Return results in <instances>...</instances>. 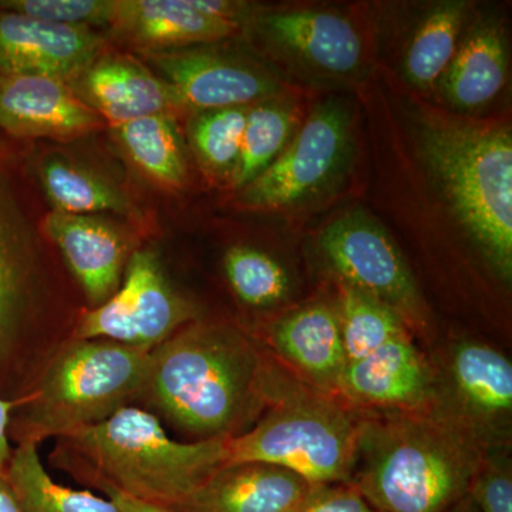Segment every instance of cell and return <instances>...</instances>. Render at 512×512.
Returning <instances> with one entry per match:
<instances>
[{"label":"cell","mask_w":512,"mask_h":512,"mask_svg":"<svg viewBox=\"0 0 512 512\" xmlns=\"http://www.w3.org/2000/svg\"><path fill=\"white\" fill-rule=\"evenodd\" d=\"M43 215L22 144L0 136V397L13 402L72 339L86 309L43 231Z\"/></svg>","instance_id":"cell-1"},{"label":"cell","mask_w":512,"mask_h":512,"mask_svg":"<svg viewBox=\"0 0 512 512\" xmlns=\"http://www.w3.org/2000/svg\"><path fill=\"white\" fill-rule=\"evenodd\" d=\"M271 367L242 330L195 320L151 350L138 402L200 440L234 439L265 412Z\"/></svg>","instance_id":"cell-2"},{"label":"cell","mask_w":512,"mask_h":512,"mask_svg":"<svg viewBox=\"0 0 512 512\" xmlns=\"http://www.w3.org/2000/svg\"><path fill=\"white\" fill-rule=\"evenodd\" d=\"M483 464V436L463 419L389 413L362 419L352 484L377 512H448Z\"/></svg>","instance_id":"cell-3"},{"label":"cell","mask_w":512,"mask_h":512,"mask_svg":"<svg viewBox=\"0 0 512 512\" xmlns=\"http://www.w3.org/2000/svg\"><path fill=\"white\" fill-rule=\"evenodd\" d=\"M59 440L55 466L93 487L174 507L228 463V439H171L156 414L127 406Z\"/></svg>","instance_id":"cell-4"},{"label":"cell","mask_w":512,"mask_h":512,"mask_svg":"<svg viewBox=\"0 0 512 512\" xmlns=\"http://www.w3.org/2000/svg\"><path fill=\"white\" fill-rule=\"evenodd\" d=\"M151 350L103 339H69L16 400L9 439L16 446L63 439L137 403Z\"/></svg>","instance_id":"cell-5"},{"label":"cell","mask_w":512,"mask_h":512,"mask_svg":"<svg viewBox=\"0 0 512 512\" xmlns=\"http://www.w3.org/2000/svg\"><path fill=\"white\" fill-rule=\"evenodd\" d=\"M362 419L272 363L268 406L251 429L228 439V463L286 468L312 485L352 483Z\"/></svg>","instance_id":"cell-6"},{"label":"cell","mask_w":512,"mask_h":512,"mask_svg":"<svg viewBox=\"0 0 512 512\" xmlns=\"http://www.w3.org/2000/svg\"><path fill=\"white\" fill-rule=\"evenodd\" d=\"M423 154L458 220L495 271L512 274V138L504 127L439 123L424 128Z\"/></svg>","instance_id":"cell-7"},{"label":"cell","mask_w":512,"mask_h":512,"mask_svg":"<svg viewBox=\"0 0 512 512\" xmlns=\"http://www.w3.org/2000/svg\"><path fill=\"white\" fill-rule=\"evenodd\" d=\"M200 319V309L175 288L157 252L138 247L128 259L120 288L103 305L84 309L72 339L111 340L153 350Z\"/></svg>","instance_id":"cell-8"},{"label":"cell","mask_w":512,"mask_h":512,"mask_svg":"<svg viewBox=\"0 0 512 512\" xmlns=\"http://www.w3.org/2000/svg\"><path fill=\"white\" fill-rule=\"evenodd\" d=\"M319 247L343 284L379 299L404 320L423 322V301L402 252L365 212L353 211L329 224Z\"/></svg>","instance_id":"cell-9"},{"label":"cell","mask_w":512,"mask_h":512,"mask_svg":"<svg viewBox=\"0 0 512 512\" xmlns=\"http://www.w3.org/2000/svg\"><path fill=\"white\" fill-rule=\"evenodd\" d=\"M349 124L342 104L319 106L275 163L241 190L239 200L247 207L279 208L318 194L345 164Z\"/></svg>","instance_id":"cell-10"},{"label":"cell","mask_w":512,"mask_h":512,"mask_svg":"<svg viewBox=\"0 0 512 512\" xmlns=\"http://www.w3.org/2000/svg\"><path fill=\"white\" fill-rule=\"evenodd\" d=\"M141 56L170 86L178 107L198 113L249 107L278 92V83L261 70L211 50L185 47Z\"/></svg>","instance_id":"cell-11"},{"label":"cell","mask_w":512,"mask_h":512,"mask_svg":"<svg viewBox=\"0 0 512 512\" xmlns=\"http://www.w3.org/2000/svg\"><path fill=\"white\" fill-rule=\"evenodd\" d=\"M43 231L74 284L86 309L109 301L120 288L131 254L138 247L127 228L99 215L47 211Z\"/></svg>","instance_id":"cell-12"},{"label":"cell","mask_w":512,"mask_h":512,"mask_svg":"<svg viewBox=\"0 0 512 512\" xmlns=\"http://www.w3.org/2000/svg\"><path fill=\"white\" fill-rule=\"evenodd\" d=\"M104 127L106 121L64 80L0 76V136L12 143L76 140Z\"/></svg>","instance_id":"cell-13"},{"label":"cell","mask_w":512,"mask_h":512,"mask_svg":"<svg viewBox=\"0 0 512 512\" xmlns=\"http://www.w3.org/2000/svg\"><path fill=\"white\" fill-rule=\"evenodd\" d=\"M106 50V37L94 29L0 9V76H47L70 83Z\"/></svg>","instance_id":"cell-14"},{"label":"cell","mask_w":512,"mask_h":512,"mask_svg":"<svg viewBox=\"0 0 512 512\" xmlns=\"http://www.w3.org/2000/svg\"><path fill=\"white\" fill-rule=\"evenodd\" d=\"M338 393L357 406L406 413L430 410L436 390L429 363L403 336L346 363Z\"/></svg>","instance_id":"cell-15"},{"label":"cell","mask_w":512,"mask_h":512,"mask_svg":"<svg viewBox=\"0 0 512 512\" xmlns=\"http://www.w3.org/2000/svg\"><path fill=\"white\" fill-rule=\"evenodd\" d=\"M69 84L110 127L178 109L170 86L147 64L110 50Z\"/></svg>","instance_id":"cell-16"},{"label":"cell","mask_w":512,"mask_h":512,"mask_svg":"<svg viewBox=\"0 0 512 512\" xmlns=\"http://www.w3.org/2000/svg\"><path fill=\"white\" fill-rule=\"evenodd\" d=\"M313 487L274 464L227 463L170 508L175 512H301Z\"/></svg>","instance_id":"cell-17"},{"label":"cell","mask_w":512,"mask_h":512,"mask_svg":"<svg viewBox=\"0 0 512 512\" xmlns=\"http://www.w3.org/2000/svg\"><path fill=\"white\" fill-rule=\"evenodd\" d=\"M110 32L137 52L185 49L232 36L238 23L211 18L191 0H116Z\"/></svg>","instance_id":"cell-18"},{"label":"cell","mask_w":512,"mask_h":512,"mask_svg":"<svg viewBox=\"0 0 512 512\" xmlns=\"http://www.w3.org/2000/svg\"><path fill=\"white\" fill-rule=\"evenodd\" d=\"M22 164L52 211L140 220V211L123 188L76 158L57 151L28 150L22 144Z\"/></svg>","instance_id":"cell-19"},{"label":"cell","mask_w":512,"mask_h":512,"mask_svg":"<svg viewBox=\"0 0 512 512\" xmlns=\"http://www.w3.org/2000/svg\"><path fill=\"white\" fill-rule=\"evenodd\" d=\"M272 350L301 375V380L319 390L336 394L346 359L336 311L313 303L278 320L269 329Z\"/></svg>","instance_id":"cell-20"},{"label":"cell","mask_w":512,"mask_h":512,"mask_svg":"<svg viewBox=\"0 0 512 512\" xmlns=\"http://www.w3.org/2000/svg\"><path fill=\"white\" fill-rule=\"evenodd\" d=\"M262 26L279 46L323 72L348 74L362 60V39L355 26L335 13H269L262 18Z\"/></svg>","instance_id":"cell-21"},{"label":"cell","mask_w":512,"mask_h":512,"mask_svg":"<svg viewBox=\"0 0 512 512\" xmlns=\"http://www.w3.org/2000/svg\"><path fill=\"white\" fill-rule=\"evenodd\" d=\"M451 382L467 424L481 433L505 423L512 412V365L485 343H461L454 349Z\"/></svg>","instance_id":"cell-22"},{"label":"cell","mask_w":512,"mask_h":512,"mask_svg":"<svg viewBox=\"0 0 512 512\" xmlns=\"http://www.w3.org/2000/svg\"><path fill=\"white\" fill-rule=\"evenodd\" d=\"M507 79V47L495 22H480L468 33L447 67L446 99L460 110H477L503 90Z\"/></svg>","instance_id":"cell-23"},{"label":"cell","mask_w":512,"mask_h":512,"mask_svg":"<svg viewBox=\"0 0 512 512\" xmlns=\"http://www.w3.org/2000/svg\"><path fill=\"white\" fill-rule=\"evenodd\" d=\"M5 478L20 512H120L107 497L56 483L40 460L37 444L13 448Z\"/></svg>","instance_id":"cell-24"},{"label":"cell","mask_w":512,"mask_h":512,"mask_svg":"<svg viewBox=\"0 0 512 512\" xmlns=\"http://www.w3.org/2000/svg\"><path fill=\"white\" fill-rule=\"evenodd\" d=\"M110 128L128 158L153 183L170 190L183 187L188 167L173 114H156Z\"/></svg>","instance_id":"cell-25"},{"label":"cell","mask_w":512,"mask_h":512,"mask_svg":"<svg viewBox=\"0 0 512 512\" xmlns=\"http://www.w3.org/2000/svg\"><path fill=\"white\" fill-rule=\"evenodd\" d=\"M295 127V109L289 104L265 100L249 107L241 153L231 174L232 187L244 190L268 170L291 143Z\"/></svg>","instance_id":"cell-26"},{"label":"cell","mask_w":512,"mask_h":512,"mask_svg":"<svg viewBox=\"0 0 512 512\" xmlns=\"http://www.w3.org/2000/svg\"><path fill=\"white\" fill-rule=\"evenodd\" d=\"M466 12V3L444 2L423 19L404 60L407 79L414 86L430 89L446 73L457 52Z\"/></svg>","instance_id":"cell-27"},{"label":"cell","mask_w":512,"mask_h":512,"mask_svg":"<svg viewBox=\"0 0 512 512\" xmlns=\"http://www.w3.org/2000/svg\"><path fill=\"white\" fill-rule=\"evenodd\" d=\"M336 316L348 362L362 359L392 340L409 336L406 320L399 313L348 284L340 286Z\"/></svg>","instance_id":"cell-28"},{"label":"cell","mask_w":512,"mask_h":512,"mask_svg":"<svg viewBox=\"0 0 512 512\" xmlns=\"http://www.w3.org/2000/svg\"><path fill=\"white\" fill-rule=\"evenodd\" d=\"M224 272L232 291L249 308H271L289 295L288 272L259 249L247 245L229 248L224 256Z\"/></svg>","instance_id":"cell-29"},{"label":"cell","mask_w":512,"mask_h":512,"mask_svg":"<svg viewBox=\"0 0 512 512\" xmlns=\"http://www.w3.org/2000/svg\"><path fill=\"white\" fill-rule=\"evenodd\" d=\"M249 107L200 111L188 126L198 160L212 173L231 175L237 167Z\"/></svg>","instance_id":"cell-30"},{"label":"cell","mask_w":512,"mask_h":512,"mask_svg":"<svg viewBox=\"0 0 512 512\" xmlns=\"http://www.w3.org/2000/svg\"><path fill=\"white\" fill-rule=\"evenodd\" d=\"M0 9L74 28H110L116 0H0Z\"/></svg>","instance_id":"cell-31"},{"label":"cell","mask_w":512,"mask_h":512,"mask_svg":"<svg viewBox=\"0 0 512 512\" xmlns=\"http://www.w3.org/2000/svg\"><path fill=\"white\" fill-rule=\"evenodd\" d=\"M468 497L480 512H512L510 466L498 460L484 463L471 484Z\"/></svg>","instance_id":"cell-32"},{"label":"cell","mask_w":512,"mask_h":512,"mask_svg":"<svg viewBox=\"0 0 512 512\" xmlns=\"http://www.w3.org/2000/svg\"><path fill=\"white\" fill-rule=\"evenodd\" d=\"M301 512H377L352 483L315 485Z\"/></svg>","instance_id":"cell-33"},{"label":"cell","mask_w":512,"mask_h":512,"mask_svg":"<svg viewBox=\"0 0 512 512\" xmlns=\"http://www.w3.org/2000/svg\"><path fill=\"white\" fill-rule=\"evenodd\" d=\"M16 400H6L0 397V474L5 476L6 468L9 466L10 457H12L13 447L10 446L9 423L13 409H15Z\"/></svg>","instance_id":"cell-34"},{"label":"cell","mask_w":512,"mask_h":512,"mask_svg":"<svg viewBox=\"0 0 512 512\" xmlns=\"http://www.w3.org/2000/svg\"><path fill=\"white\" fill-rule=\"evenodd\" d=\"M99 490L103 491L106 497L113 501L120 512H175L171 508L163 507V505L137 500V498L120 493V491L111 487H100Z\"/></svg>","instance_id":"cell-35"},{"label":"cell","mask_w":512,"mask_h":512,"mask_svg":"<svg viewBox=\"0 0 512 512\" xmlns=\"http://www.w3.org/2000/svg\"><path fill=\"white\" fill-rule=\"evenodd\" d=\"M0 512H20L5 476L0 474Z\"/></svg>","instance_id":"cell-36"},{"label":"cell","mask_w":512,"mask_h":512,"mask_svg":"<svg viewBox=\"0 0 512 512\" xmlns=\"http://www.w3.org/2000/svg\"><path fill=\"white\" fill-rule=\"evenodd\" d=\"M450 512H478L476 505L470 500V497H464L460 503L454 505Z\"/></svg>","instance_id":"cell-37"}]
</instances>
